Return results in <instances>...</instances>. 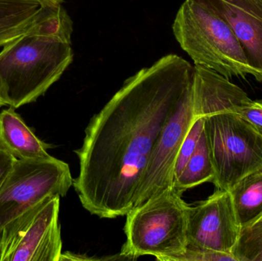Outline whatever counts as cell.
<instances>
[{"instance_id": "6da1fadb", "label": "cell", "mask_w": 262, "mask_h": 261, "mask_svg": "<svg viewBox=\"0 0 262 261\" xmlns=\"http://www.w3.org/2000/svg\"><path fill=\"white\" fill-rule=\"evenodd\" d=\"M194 67L167 55L126 80L93 116L73 186L84 209L101 219L126 216L166 123L193 87Z\"/></svg>"}, {"instance_id": "7a4b0ae2", "label": "cell", "mask_w": 262, "mask_h": 261, "mask_svg": "<svg viewBox=\"0 0 262 261\" xmlns=\"http://www.w3.org/2000/svg\"><path fill=\"white\" fill-rule=\"evenodd\" d=\"M73 21L61 4L44 5L25 33L0 52V100L18 108L35 102L73 61Z\"/></svg>"}, {"instance_id": "3957f363", "label": "cell", "mask_w": 262, "mask_h": 261, "mask_svg": "<svg viewBox=\"0 0 262 261\" xmlns=\"http://www.w3.org/2000/svg\"><path fill=\"white\" fill-rule=\"evenodd\" d=\"M189 205L175 187L152 196L127 213V241L121 257L137 259L154 256L161 261L184 252L188 246Z\"/></svg>"}, {"instance_id": "277c9868", "label": "cell", "mask_w": 262, "mask_h": 261, "mask_svg": "<svg viewBox=\"0 0 262 261\" xmlns=\"http://www.w3.org/2000/svg\"><path fill=\"white\" fill-rule=\"evenodd\" d=\"M176 39L195 64L230 79L251 75V67L238 40L220 16L192 0H186L172 24Z\"/></svg>"}, {"instance_id": "5b68a950", "label": "cell", "mask_w": 262, "mask_h": 261, "mask_svg": "<svg viewBox=\"0 0 262 261\" xmlns=\"http://www.w3.org/2000/svg\"><path fill=\"white\" fill-rule=\"evenodd\" d=\"M203 117L215 170L213 183L218 189L229 191L262 168V135L237 113L221 112Z\"/></svg>"}, {"instance_id": "8992f818", "label": "cell", "mask_w": 262, "mask_h": 261, "mask_svg": "<svg viewBox=\"0 0 262 261\" xmlns=\"http://www.w3.org/2000/svg\"><path fill=\"white\" fill-rule=\"evenodd\" d=\"M60 196H49L0 231V261H59Z\"/></svg>"}, {"instance_id": "52a82bcc", "label": "cell", "mask_w": 262, "mask_h": 261, "mask_svg": "<svg viewBox=\"0 0 262 261\" xmlns=\"http://www.w3.org/2000/svg\"><path fill=\"white\" fill-rule=\"evenodd\" d=\"M72 185L70 167L53 156L17 160L0 188V231L46 198L64 197Z\"/></svg>"}, {"instance_id": "ba28073f", "label": "cell", "mask_w": 262, "mask_h": 261, "mask_svg": "<svg viewBox=\"0 0 262 261\" xmlns=\"http://www.w3.org/2000/svg\"><path fill=\"white\" fill-rule=\"evenodd\" d=\"M196 118L192 87L160 132L137 187L134 207L173 186L179 151Z\"/></svg>"}, {"instance_id": "9c48e42d", "label": "cell", "mask_w": 262, "mask_h": 261, "mask_svg": "<svg viewBox=\"0 0 262 261\" xmlns=\"http://www.w3.org/2000/svg\"><path fill=\"white\" fill-rule=\"evenodd\" d=\"M241 231L229 191L218 189L206 200L189 205V247L232 254Z\"/></svg>"}, {"instance_id": "30bf717a", "label": "cell", "mask_w": 262, "mask_h": 261, "mask_svg": "<svg viewBox=\"0 0 262 261\" xmlns=\"http://www.w3.org/2000/svg\"><path fill=\"white\" fill-rule=\"evenodd\" d=\"M224 20L243 48L251 75L262 82V0H192Z\"/></svg>"}, {"instance_id": "8fae6325", "label": "cell", "mask_w": 262, "mask_h": 261, "mask_svg": "<svg viewBox=\"0 0 262 261\" xmlns=\"http://www.w3.org/2000/svg\"><path fill=\"white\" fill-rule=\"evenodd\" d=\"M252 100L229 79L203 65L195 64L193 106L195 116L229 112L239 113Z\"/></svg>"}, {"instance_id": "7c38bea8", "label": "cell", "mask_w": 262, "mask_h": 261, "mask_svg": "<svg viewBox=\"0 0 262 261\" xmlns=\"http://www.w3.org/2000/svg\"><path fill=\"white\" fill-rule=\"evenodd\" d=\"M0 144L18 160L52 156L47 152L52 147L38 139L12 107L0 113Z\"/></svg>"}, {"instance_id": "4fadbf2b", "label": "cell", "mask_w": 262, "mask_h": 261, "mask_svg": "<svg viewBox=\"0 0 262 261\" xmlns=\"http://www.w3.org/2000/svg\"><path fill=\"white\" fill-rule=\"evenodd\" d=\"M43 6L39 0H0V47L25 33Z\"/></svg>"}, {"instance_id": "5bb4252c", "label": "cell", "mask_w": 262, "mask_h": 261, "mask_svg": "<svg viewBox=\"0 0 262 261\" xmlns=\"http://www.w3.org/2000/svg\"><path fill=\"white\" fill-rule=\"evenodd\" d=\"M229 192L242 229L262 216V168L245 176Z\"/></svg>"}, {"instance_id": "9a60e30c", "label": "cell", "mask_w": 262, "mask_h": 261, "mask_svg": "<svg viewBox=\"0 0 262 261\" xmlns=\"http://www.w3.org/2000/svg\"><path fill=\"white\" fill-rule=\"evenodd\" d=\"M215 170L212 165L204 130L193 154L174 182L173 186L183 193L206 182H213Z\"/></svg>"}, {"instance_id": "2e32d148", "label": "cell", "mask_w": 262, "mask_h": 261, "mask_svg": "<svg viewBox=\"0 0 262 261\" xmlns=\"http://www.w3.org/2000/svg\"><path fill=\"white\" fill-rule=\"evenodd\" d=\"M232 254L237 261H262V216L242 229Z\"/></svg>"}, {"instance_id": "e0dca14e", "label": "cell", "mask_w": 262, "mask_h": 261, "mask_svg": "<svg viewBox=\"0 0 262 261\" xmlns=\"http://www.w3.org/2000/svg\"><path fill=\"white\" fill-rule=\"evenodd\" d=\"M204 127V117L197 116L191 128L189 129L186 138L183 140L176 161L174 169V182L179 177L189 159L193 154ZM174 184V183H173Z\"/></svg>"}, {"instance_id": "ac0fdd59", "label": "cell", "mask_w": 262, "mask_h": 261, "mask_svg": "<svg viewBox=\"0 0 262 261\" xmlns=\"http://www.w3.org/2000/svg\"><path fill=\"white\" fill-rule=\"evenodd\" d=\"M168 261H237L233 254L187 246L184 252Z\"/></svg>"}, {"instance_id": "d6986e66", "label": "cell", "mask_w": 262, "mask_h": 261, "mask_svg": "<svg viewBox=\"0 0 262 261\" xmlns=\"http://www.w3.org/2000/svg\"><path fill=\"white\" fill-rule=\"evenodd\" d=\"M262 135V100L253 101L237 113Z\"/></svg>"}, {"instance_id": "ffe728a7", "label": "cell", "mask_w": 262, "mask_h": 261, "mask_svg": "<svg viewBox=\"0 0 262 261\" xmlns=\"http://www.w3.org/2000/svg\"><path fill=\"white\" fill-rule=\"evenodd\" d=\"M18 159L0 144V188L12 173Z\"/></svg>"}, {"instance_id": "44dd1931", "label": "cell", "mask_w": 262, "mask_h": 261, "mask_svg": "<svg viewBox=\"0 0 262 261\" xmlns=\"http://www.w3.org/2000/svg\"><path fill=\"white\" fill-rule=\"evenodd\" d=\"M44 5H58L61 4L64 0H39Z\"/></svg>"}, {"instance_id": "7402d4cb", "label": "cell", "mask_w": 262, "mask_h": 261, "mask_svg": "<svg viewBox=\"0 0 262 261\" xmlns=\"http://www.w3.org/2000/svg\"><path fill=\"white\" fill-rule=\"evenodd\" d=\"M3 106H5V104L0 100V107H3Z\"/></svg>"}]
</instances>
